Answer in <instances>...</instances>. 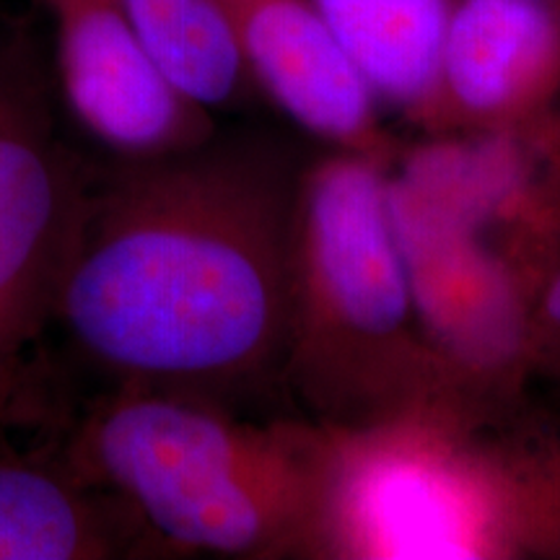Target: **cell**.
I'll use <instances>...</instances> for the list:
<instances>
[{"label":"cell","mask_w":560,"mask_h":560,"mask_svg":"<svg viewBox=\"0 0 560 560\" xmlns=\"http://www.w3.org/2000/svg\"><path fill=\"white\" fill-rule=\"evenodd\" d=\"M299 177L210 136L94 166L52 304L117 387L223 402L283 369Z\"/></svg>","instance_id":"1"},{"label":"cell","mask_w":560,"mask_h":560,"mask_svg":"<svg viewBox=\"0 0 560 560\" xmlns=\"http://www.w3.org/2000/svg\"><path fill=\"white\" fill-rule=\"evenodd\" d=\"M60 450L170 556L314 558L319 423L262 425L202 397L115 387Z\"/></svg>","instance_id":"2"},{"label":"cell","mask_w":560,"mask_h":560,"mask_svg":"<svg viewBox=\"0 0 560 560\" xmlns=\"http://www.w3.org/2000/svg\"><path fill=\"white\" fill-rule=\"evenodd\" d=\"M387 170L389 159L332 149L299 174L280 374L319 423H355L429 400L475 408L420 327Z\"/></svg>","instance_id":"3"},{"label":"cell","mask_w":560,"mask_h":560,"mask_svg":"<svg viewBox=\"0 0 560 560\" xmlns=\"http://www.w3.org/2000/svg\"><path fill=\"white\" fill-rule=\"evenodd\" d=\"M459 400L412 402L355 423H319L314 558L499 560L522 545L506 454Z\"/></svg>","instance_id":"4"},{"label":"cell","mask_w":560,"mask_h":560,"mask_svg":"<svg viewBox=\"0 0 560 560\" xmlns=\"http://www.w3.org/2000/svg\"><path fill=\"white\" fill-rule=\"evenodd\" d=\"M91 177L60 136L32 42L0 39V332L19 348L52 322Z\"/></svg>","instance_id":"5"},{"label":"cell","mask_w":560,"mask_h":560,"mask_svg":"<svg viewBox=\"0 0 560 560\" xmlns=\"http://www.w3.org/2000/svg\"><path fill=\"white\" fill-rule=\"evenodd\" d=\"M389 208L425 340L462 395L486 412L529 342L516 265L495 236L387 170Z\"/></svg>","instance_id":"6"},{"label":"cell","mask_w":560,"mask_h":560,"mask_svg":"<svg viewBox=\"0 0 560 560\" xmlns=\"http://www.w3.org/2000/svg\"><path fill=\"white\" fill-rule=\"evenodd\" d=\"M52 24L60 100L109 161H149L215 136L208 109L156 68L117 0H37Z\"/></svg>","instance_id":"7"},{"label":"cell","mask_w":560,"mask_h":560,"mask_svg":"<svg viewBox=\"0 0 560 560\" xmlns=\"http://www.w3.org/2000/svg\"><path fill=\"white\" fill-rule=\"evenodd\" d=\"M244 70L283 115L335 151L392 159L382 102L312 0H221Z\"/></svg>","instance_id":"8"},{"label":"cell","mask_w":560,"mask_h":560,"mask_svg":"<svg viewBox=\"0 0 560 560\" xmlns=\"http://www.w3.org/2000/svg\"><path fill=\"white\" fill-rule=\"evenodd\" d=\"M560 86V5L452 0L441 50L444 132L514 130Z\"/></svg>","instance_id":"9"},{"label":"cell","mask_w":560,"mask_h":560,"mask_svg":"<svg viewBox=\"0 0 560 560\" xmlns=\"http://www.w3.org/2000/svg\"><path fill=\"white\" fill-rule=\"evenodd\" d=\"M170 556L128 503L91 482L66 454L0 444V560Z\"/></svg>","instance_id":"10"},{"label":"cell","mask_w":560,"mask_h":560,"mask_svg":"<svg viewBox=\"0 0 560 560\" xmlns=\"http://www.w3.org/2000/svg\"><path fill=\"white\" fill-rule=\"evenodd\" d=\"M376 100L444 132L441 50L452 0H312Z\"/></svg>","instance_id":"11"},{"label":"cell","mask_w":560,"mask_h":560,"mask_svg":"<svg viewBox=\"0 0 560 560\" xmlns=\"http://www.w3.org/2000/svg\"><path fill=\"white\" fill-rule=\"evenodd\" d=\"M140 45L182 96L213 112L249 83L221 0H117Z\"/></svg>","instance_id":"12"},{"label":"cell","mask_w":560,"mask_h":560,"mask_svg":"<svg viewBox=\"0 0 560 560\" xmlns=\"http://www.w3.org/2000/svg\"><path fill=\"white\" fill-rule=\"evenodd\" d=\"M50 418L45 384L34 380L26 348L0 332V431L30 429Z\"/></svg>","instance_id":"13"},{"label":"cell","mask_w":560,"mask_h":560,"mask_svg":"<svg viewBox=\"0 0 560 560\" xmlns=\"http://www.w3.org/2000/svg\"><path fill=\"white\" fill-rule=\"evenodd\" d=\"M542 314L548 317V322H552V325L560 327V270H558V276L550 280L548 291H545Z\"/></svg>","instance_id":"14"},{"label":"cell","mask_w":560,"mask_h":560,"mask_svg":"<svg viewBox=\"0 0 560 560\" xmlns=\"http://www.w3.org/2000/svg\"><path fill=\"white\" fill-rule=\"evenodd\" d=\"M537 3H552V5H560V0H537Z\"/></svg>","instance_id":"15"}]
</instances>
